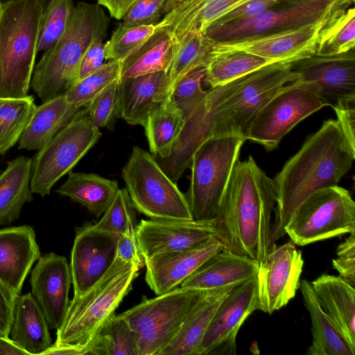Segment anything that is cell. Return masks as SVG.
<instances>
[{
  "instance_id": "cell-1",
  "label": "cell",
  "mask_w": 355,
  "mask_h": 355,
  "mask_svg": "<svg viewBox=\"0 0 355 355\" xmlns=\"http://www.w3.org/2000/svg\"><path fill=\"white\" fill-rule=\"evenodd\" d=\"M354 159L355 150L337 121H324L272 179L276 195L273 243L286 234L284 228L298 206L315 191L338 185Z\"/></svg>"
},
{
  "instance_id": "cell-2",
  "label": "cell",
  "mask_w": 355,
  "mask_h": 355,
  "mask_svg": "<svg viewBox=\"0 0 355 355\" xmlns=\"http://www.w3.org/2000/svg\"><path fill=\"white\" fill-rule=\"evenodd\" d=\"M275 202L273 180L252 156L238 160L214 220L223 248L262 261L275 244L271 233Z\"/></svg>"
},
{
  "instance_id": "cell-3",
  "label": "cell",
  "mask_w": 355,
  "mask_h": 355,
  "mask_svg": "<svg viewBox=\"0 0 355 355\" xmlns=\"http://www.w3.org/2000/svg\"><path fill=\"white\" fill-rule=\"evenodd\" d=\"M109 23L100 5L80 2L75 6L65 32L35 66L31 85L42 102L65 94L78 78L87 48L94 39L105 37Z\"/></svg>"
},
{
  "instance_id": "cell-4",
  "label": "cell",
  "mask_w": 355,
  "mask_h": 355,
  "mask_svg": "<svg viewBox=\"0 0 355 355\" xmlns=\"http://www.w3.org/2000/svg\"><path fill=\"white\" fill-rule=\"evenodd\" d=\"M44 0H12L0 15V97L28 95L37 54Z\"/></svg>"
},
{
  "instance_id": "cell-5",
  "label": "cell",
  "mask_w": 355,
  "mask_h": 355,
  "mask_svg": "<svg viewBox=\"0 0 355 355\" xmlns=\"http://www.w3.org/2000/svg\"><path fill=\"white\" fill-rule=\"evenodd\" d=\"M140 269L135 263L116 256L107 272L92 286L70 301L63 322L57 329L54 345H93L131 290Z\"/></svg>"
},
{
  "instance_id": "cell-6",
  "label": "cell",
  "mask_w": 355,
  "mask_h": 355,
  "mask_svg": "<svg viewBox=\"0 0 355 355\" xmlns=\"http://www.w3.org/2000/svg\"><path fill=\"white\" fill-rule=\"evenodd\" d=\"M245 141L241 135L213 137L193 153L186 196L193 219L214 220L216 218Z\"/></svg>"
},
{
  "instance_id": "cell-7",
  "label": "cell",
  "mask_w": 355,
  "mask_h": 355,
  "mask_svg": "<svg viewBox=\"0 0 355 355\" xmlns=\"http://www.w3.org/2000/svg\"><path fill=\"white\" fill-rule=\"evenodd\" d=\"M126 190L136 209L152 219L192 220L186 196L154 156L134 146L122 169Z\"/></svg>"
},
{
  "instance_id": "cell-8",
  "label": "cell",
  "mask_w": 355,
  "mask_h": 355,
  "mask_svg": "<svg viewBox=\"0 0 355 355\" xmlns=\"http://www.w3.org/2000/svg\"><path fill=\"white\" fill-rule=\"evenodd\" d=\"M205 292L176 287L121 313L137 335L139 355H159Z\"/></svg>"
},
{
  "instance_id": "cell-9",
  "label": "cell",
  "mask_w": 355,
  "mask_h": 355,
  "mask_svg": "<svg viewBox=\"0 0 355 355\" xmlns=\"http://www.w3.org/2000/svg\"><path fill=\"white\" fill-rule=\"evenodd\" d=\"M284 231L300 246L355 232V202L338 185L318 190L298 206Z\"/></svg>"
},
{
  "instance_id": "cell-10",
  "label": "cell",
  "mask_w": 355,
  "mask_h": 355,
  "mask_svg": "<svg viewBox=\"0 0 355 355\" xmlns=\"http://www.w3.org/2000/svg\"><path fill=\"white\" fill-rule=\"evenodd\" d=\"M99 128L89 119L85 109L76 115L32 159L31 188L44 197L68 173L101 137Z\"/></svg>"
},
{
  "instance_id": "cell-11",
  "label": "cell",
  "mask_w": 355,
  "mask_h": 355,
  "mask_svg": "<svg viewBox=\"0 0 355 355\" xmlns=\"http://www.w3.org/2000/svg\"><path fill=\"white\" fill-rule=\"evenodd\" d=\"M351 6L339 1L318 0L284 5L281 8L276 6L247 19L211 26L204 34L214 44L234 42L324 21Z\"/></svg>"
},
{
  "instance_id": "cell-12",
  "label": "cell",
  "mask_w": 355,
  "mask_h": 355,
  "mask_svg": "<svg viewBox=\"0 0 355 355\" xmlns=\"http://www.w3.org/2000/svg\"><path fill=\"white\" fill-rule=\"evenodd\" d=\"M297 78V75L291 69L290 63L268 64L248 74L239 88L220 105L218 114V136L244 137L257 112L284 85Z\"/></svg>"
},
{
  "instance_id": "cell-13",
  "label": "cell",
  "mask_w": 355,
  "mask_h": 355,
  "mask_svg": "<svg viewBox=\"0 0 355 355\" xmlns=\"http://www.w3.org/2000/svg\"><path fill=\"white\" fill-rule=\"evenodd\" d=\"M324 106L315 94L293 81L284 85L257 112L244 137L268 150H273L298 123Z\"/></svg>"
},
{
  "instance_id": "cell-14",
  "label": "cell",
  "mask_w": 355,
  "mask_h": 355,
  "mask_svg": "<svg viewBox=\"0 0 355 355\" xmlns=\"http://www.w3.org/2000/svg\"><path fill=\"white\" fill-rule=\"evenodd\" d=\"M247 75L207 90L203 100L184 120L168 156L155 158L173 181L177 183L184 171L189 168L197 148L209 138L218 136V114L220 105L239 88Z\"/></svg>"
},
{
  "instance_id": "cell-15",
  "label": "cell",
  "mask_w": 355,
  "mask_h": 355,
  "mask_svg": "<svg viewBox=\"0 0 355 355\" xmlns=\"http://www.w3.org/2000/svg\"><path fill=\"white\" fill-rule=\"evenodd\" d=\"M294 84L315 94L331 107L355 100V51L331 55L316 53L290 63Z\"/></svg>"
},
{
  "instance_id": "cell-16",
  "label": "cell",
  "mask_w": 355,
  "mask_h": 355,
  "mask_svg": "<svg viewBox=\"0 0 355 355\" xmlns=\"http://www.w3.org/2000/svg\"><path fill=\"white\" fill-rule=\"evenodd\" d=\"M303 266L302 252L292 241L273 245L259 262L256 275L259 311L272 314L295 296Z\"/></svg>"
},
{
  "instance_id": "cell-17",
  "label": "cell",
  "mask_w": 355,
  "mask_h": 355,
  "mask_svg": "<svg viewBox=\"0 0 355 355\" xmlns=\"http://www.w3.org/2000/svg\"><path fill=\"white\" fill-rule=\"evenodd\" d=\"M259 310L256 276L236 286L216 310L196 355H236V336L246 320Z\"/></svg>"
},
{
  "instance_id": "cell-18",
  "label": "cell",
  "mask_w": 355,
  "mask_h": 355,
  "mask_svg": "<svg viewBox=\"0 0 355 355\" xmlns=\"http://www.w3.org/2000/svg\"><path fill=\"white\" fill-rule=\"evenodd\" d=\"M119 236L98 230L91 223L76 229L69 266L73 297L85 293L113 263Z\"/></svg>"
},
{
  "instance_id": "cell-19",
  "label": "cell",
  "mask_w": 355,
  "mask_h": 355,
  "mask_svg": "<svg viewBox=\"0 0 355 355\" xmlns=\"http://www.w3.org/2000/svg\"><path fill=\"white\" fill-rule=\"evenodd\" d=\"M135 233L145 259L156 254L196 248L217 237L214 220H141Z\"/></svg>"
},
{
  "instance_id": "cell-20",
  "label": "cell",
  "mask_w": 355,
  "mask_h": 355,
  "mask_svg": "<svg viewBox=\"0 0 355 355\" xmlns=\"http://www.w3.org/2000/svg\"><path fill=\"white\" fill-rule=\"evenodd\" d=\"M329 19L261 37L229 43H213V49L239 50L262 57L273 63H291L315 53L320 34Z\"/></svg>"
},
{
  "instance_id": "cell-21",
  "label": "cell",
  "mask_w": 355,
  "mask_h": 355,
  "mask_svg": "<svg viewBox=\"0 0 355 355\" xmlns=\"http://www.w3.org/2000/svg\"><path fill=\"white\" fill-rule=\"evenodd\" d=\"M71 281L67 259L51 252L41 255L31 276V293L42 309L49 328L58 329L67 311Z\"/></svg>"
},
{
  "instance_id": "cell-22",
  "label": "cell",
  "mask_w": 355,
  "mask_h": 355,
  "mask_svg": "<svg viewBox=\"0 0 355 355\" xmlns=\"http://www.w3.org/2000/svg\"><path fill=\"white\" fill-rule=\"evenodd\" d=\"M223 248L220 241L214 237L194 248L150 257L144 260L145 280L156 295L166 293L180 285Z\"/></svg>"
},
{
  "instance_id": "cell-23",
  "label": "cell",
  "mask_w": 355,
  "mask_h": 355,
  "mask_svg": "<svg viewBox=\"0 0 355 355\" xmlns=\"http://www.w3.org/2000/svg\"><path fill=\"white\" fill-rule=\"evenodd\" d=\"M40 256L33 227L0 229V281L15 294L21 293L26 277Z\"/></svg>"
},
{
  "instance_id": "cell-24",
  "label": "cell",
  "mask_w": 355,
  "mask_h": 355,
  "mask_svg": "<svg viewBox=\"0 0 355 355\" xmlns=\"http://www.w3.org/2000/svg\"><path fill=\"white\" fill-rule=\"evenodd\" d=\"M120 118L144 126L148 116L168 98V73L159 71L119 81Z\"/></svg>"
},
{
  "instance_id": "cell-25",
  "label": "cell",
  "mask_w": 355,
  "mask_h": 355,
  "mask_svg": "<svg viewBox=\"0 0 355 355\" xmlns=\"http://www.w3.org/2000/svg\"><path fill=\"white\" fill-rule=\"evenodd\" d=\"M250 0H166L159 28L175 38L187 33H204L216 21Z\"/></svg>"
},
{
  "instance_id": "cell-26",
  "label": "cell",
  "mask_w": 355,
  "mask_h": 355,
  "mask_svg": "<svg viewBox=\"0 0 355 355\" xmlns=\"http://www.w3.org/2000/svg\"><path fill=\"white\" fill-rule=\"evenodd\" d=\"M259 262L223 248L209 258L180 287L203 291L237 286L257 275Z\"/></svg>"
},
{
  "instance_id": "cell-27",
  "label": "cell",
  "mask_w": 355,
  "mask_h": 355,
  "mask_svg": "<svg viewBox=\"0 0 355 355\" xmlns=\"http://www.w3.org/2000/svg\"><path fill=\"white\" fill-rule=\"evenodd\" d=\"M9 335L28 355H42L52 345L49 324L31 293L17 296Z\"/></svg>"
},
{
  "instance_id": "cell-28",
  "label": "cell",
  "mask_w": 355,
  "mask_h": 355,
  "mask_svg": "<svg viewBox=\"0 0 355 355\" xmlns=\"http://www.w3.org/2000/svg\"><path fill=\"white\" fill-rule=\"evenodd\" d=\"M235 286L206 291L159 355H196L216 310Z\"/></svg>"
},
{
  "instance_id": "cell-29",
  "label": "cell",
  "mask_w": 355,
  "mask_h": 355,
  "mask_svg": "<svg viewBox=\"0 0 355 355\" xmlns=\"http://www.w3.org/2000/svg\"><path fill=\"white\" fill-rule=\"evenodd\" d=\"M300 288L311 320L313 339L306 353L309 355H354L355 347L351 345L336 322L322 309L311 282L302 279Z\"/></svg>"
},
{
  "instance_id": "cell-30",
  "label": "cell",
  "mask_w": 355,
  "mask_h": 355,
  "mask_svg": "<svg viewBox=\"0 0 355 355\" xmlns=\"http://www.w3.org/2000/svg\"><path fill=\"white\" fill-rule=\"evenodd\" d=\"M322 309L355 347V289L339 276L322 274L311 282Z\"/></svg>"
},
{
  "instance_id": "cell-31",
  "label": "cell",
  "mask_w": 355,
  "mask_h": 355,
  "mask_svg": "<svg viewBox=\"0 0 355 355\" xmlns=\"http://www.w3.org/2000/svg\"><path fill=\"white\" fill-rule=\"evenodd\" d=\"M80 110L71 105L65 94L36 106L18 141L19 149H40L69 123Z\"/></svg>"
},
{
  "instance_id": "cell-32",
  "label": "cell",
  "mask_w": 355,
  "mask_h": 355,
  "mask_svg": "<svg viewBox=\"0 0 355 355\" xmlns=\"http://www.w3.org/2000/svg\"><path fill=\"white\" fill-rule=\"evenodd\" d=\"M32 159L19 156L0 173V225L19 218L24 205L33 200L31 188Z\"/></svg>"
},
{
  "instance_id": "cell-33",
  "label": "cell",
  "mask_w": 355,
  "mask_h": 355,
  "mask_svg": "<svg viewBox=\"0 0 355 355\" xmlns=\"http://www.w3.org/2000/svg\"><path fill=\"white\" fill-rule=\"evenodd\" d=\"M119 189L115 180L70 171L67 180L55 191L81 204L98 218L112 203Z\"/></svg>"
},
{
  "instance_id": "cell-34",
  "label": "cell",
  "mask_w": 355,
  "mask_h": 355,
  "mask_svg": "<svg viewBox=\"0 0 355 355\" xmlns=\"http://www.w3.org/2000/svg\"><path fill=\"white\" fill-rule=\"evenodd\" d=\"M175 39L159 28L140 48L121 62V78L168 71L173 58Z\"/></svg>"
},
{
  "instance_id": "cell-35",
  "label": "cell",
  "mask_w": 355,
  "mask_h": 355,
  "mask_svg": "<svg viewBox=\"0 0 355 355\" xmlns=\"http://www.w3.org/2000/svg\"><path fill=\"white\" fill-rule=\"evenodd\" d=\"M274 64L257 55L239 50H214L205 66L204 80L216 87Z\"/></svg>"
},
{
  "instance_id": "cell-36",
  "label": "cell",
  "mask_w": 355,
  "mask_h": 355,
  "mask_svg": "<svg viewBox=\"0 0 355 355\" xmlns=\"http://www.w3.org/2000/svg\"><path fill=\"white\" fill-rule=\"evenodd\" d=\"M175 39L173 61L168 71L169 92L184 75L205 67L212 55L214 44L204 33H187Z\"/></svg>"
},
{
  "instance_id": "cell-37",
  "label": "cell",
  "mask_w": 355,
  "mask_h": 355,
  "mask_svg": "<svg viewBox=\"0 0 355 355\" xmlns=\"http://www.w3.org/2000/svg\"><path fill=\"white\" fill-rule=\"evenodd\" d=\"M184 121L180 112L168 101L148 116L144 127L150 150L156 159L168 156Z\"/></svg>"
},
{
  "instance_id": "cell-38",
  "label": "cell",
  "mask_w": 355,
  "mask_h": 355,
  "mask_svg": "<svg viewBox=\"0 0 355 355\" xmlns=\"http://www.w3.org/2000/svg\"><path fill=\"white\" fill-rule=\"evenodd\" d=\"M36 106L32 95L0 97V155L19 141Z\"/></svg>"
},
{
  "instance_id": "cell-39",
  "label": "cell",
  "mask_w": 355,
  "mask_h": 355,
  "mask_svg": "<svg viewBox=\"0 0 355 355\" xmlns=\"http://www.w3.org/2000/svg\"><path fill=\"white\" fill-rule=\"evenodd\" d=\"M355 46V9L350 6L333 15L320 34L316 54L331 55L348 52Z\"/></svg>"
},
{
  "instance_id": "cell-40",
  "label": "cell",
  "mask_w": 355,
  "mask_h": 355,
  "mask_svg": "<svg viewBox=\"0 0 355 355\" xmlns=\"http://www.w3.org/2000/svg\"><path fill=\"white\" fill-rule=\"evenodd\" d=\"M92 355H139L137 335L120 314H114L100 331Z\"/></svg>"
},
{
  "instance_id": "cell-41",
  "label": "cell",
  "mask_w": 355,
  "mask_h": 355,
  "mask_svg": "<svg viewBox=\"0 0 355 355\" xmlns=\"http://www.w3.org/2000/svg\"><path fill=\"white\" fill-rule=\"evenodd\" d=\"M121 62L108 60L100 69L74 82L65 93L69 103L81 109L87 107L100 93L121 78Z\"/></svg>"
},
{
  "instance_id": "cell-42",
  "label": "cell",
  "mask_w": 355,
  "mask_h": 355,
  "mask_svg": "<svg viewBox=\"0 0 355 355\" xmlns=\"http://www.w3.org/2000/svg\"><path fill=\"white\" fill-rule=\"evenodd\" d=\"M157 31V24L135 26L120 24L105 43V59L122 62Z\"/></svg>"
},
{
  "instance_id": "cell-43",
  "label": "cell",
  "mask_w": 355,
  "mask_h": 355,
  "mask_svg": "<svg viewBox=\"0 0 355 355\" xmlns=\"http://www.w3.org/2000/svg\"><path fill=\"white\" fill-rule=\"evenodd\" d=\"M205 67H198L181 77L171 87L168 102L185 120L205 98L202 87Z\"/></svg>"
},
{
  "instance_id": "cell-44",
  "label": "cell",
  "mask_w": 355,
  "mask_h": 355,
  "mask_svg": "<svg viewBox=\"0 0 355 355\" xmlns=\"http://www.w3.org/2000/svg\"><path fill=\"white\" fill-rule=\"evenodd\" d=\"M75 6L72 0H51L42 17L37 52L52 47L65 32Z\"/></svg>"
},
{
  "instance_id": "cell-45",
  "label": "cell",
  "mask_w": 355,
  "mask_h": 355,
  "mask_svg": "<svg viewBox=\"0 0 355 355\" xmlns=\"http://www.w3.org/2000/svg\"><path fill=\"white\" fill-rule=\"evenodd\" d=\"M94 225L98 230L119 235L135 229L136 209L126 189L118 190L101 219Z\"/></svg>"
},
{
  "instance_id": "cell-46",
  "label": "cell",
  "mask_w": 355,
  "mask_h": 355,
  "mask_svg": "<svg viewBox=\"0 0 355 355\" xmlns=\"http://www.w3.org/2000/svg\"><path fill=\"white\" fill-rule=\"evenodd\" d=\"M120 79L106 87L85 107L89 119L98 128H110L120 117Z\"/></svg>"
},
{
  "instance_id": "cell-47",
  "label": "cell",
  "mask_w": 355,
  "mask_h": 355,
  "mask_svg": "<svg viewBox=\"0 0 355 355\" xmlns=\"http://www.w3.org/2000/svg\"><path fill=\"white\" fill-rule=\"evenodd\" d=\"M166 0H137L122 19L125 26L157 24L164 14Z\"/></svg>"
},
{
  "instance_id": "cell-48",
  "label": "cell",
  "mask_w": 355,
  "mask_h": 355,
  "mask_svg": "<svg viewBox=\"0 0 355 355\" xmlns=\"http://www.w3.org/2000/svg\"><path fill=\"white\" fill-rule=\"evenodd\" d=\"M332 265L339 277L352 286H355V232L349 234L338 247Z\"/></svg>"
},
{
  "instance_id": "cell-49",
  "label": "cell",
  "mask_w": 355,
  "mask_h": 355,
  "mask_svg": "<svg viewBox=\"0 0 355 355\" xmlns=\"http://www.w3.org/2000/svg\"><path fill=\"white\" fill-rule=\"evenodd\" d=\"M278 5V0H250L225 14L211 26L247 19Z\"/></svg>"
},
{
  "instance_id": "cell-50",
  "label": "cell",
  "mask_w": 355,
  "mask_h": 355,
  "mask_svg": "<svg viewBox=\"0 0 355 355\" xmlns=\"http://www.w3.org/2000/svg\"><path fill=\"white\" fill-rule=\"evenodd\" d=\"M105 37H97L90 44L80 63L78 78L82 79L100 69L105 62Z\"/></svg>"
},
{
  "instance_id": "cell-51",
  "label": "cell",
  "mask_w": 355,
  "mask_h": 355,
  "mask_svg": "<svg viewBox=\"0 0 355 355\" xmlns=\"http://www.w3.org/2000/svg\"><path fill=\"white\" fill-rule=\"evenodd\" d=\"M332 108L346 141L355 150V100L341 102Z\"/></svg>"
},
{
  "instance_id": "cell-52",
  "label": "cell",
  "mask_w": 355,
  "mask_h": 355,
  "mask_svg": "<svg viewBox=\"0 0 355 355\" xmlns=\"http://www.w3.org/2000/svg\"><path fill=\"white\" fill-rule=\"evenodd\" d=\"M116 256L126 262L135 263L141 268L145 266L144 259L139 248L135 229L128 230L119 236Z\"/></svg>"
},
{
  "instance_id": "cell-53",
  "label": "cell",
  "mask_w": 355,
  "mask_h": 355,
  "mask_svg": "<svg viewBox=\"0 0 355 355\" xmlns=\"http://www.w3.org/2000/svg\"><path fill=\"white\" fill-rule=\"evenodd\" d=\"M17 295L0 281V336L8 337L14 304Z\"/></svg>"
},
{
  "instance_id": "cell-54",
  "label": "cell",
  "mask_w": 355,
  "mask_h": 355,
  "mask_svg": "<svg viewBox=\"0 0 355 355\" xmlns=\"http://www.w3.org/2000/svg\"><path fill=\"white\" fill-rule=\"evenodd\" d=\"M95 342V340H94ZM94 343L90 346L81 347L71 345H51L42 355H83L92 354Z\"/></svg>"
},
{
  "instance_id": "cell-55",
  "label": "cell",
  "mask_w": 355,
  "mask_h": 355,
  "mask_svg": "<svg viewBox=\"0 0 355 355\" xmlns=\"http://www.w3.org/2000/svg\"><path fill=\"white\" fill-rule=\"evenodd\" d=\"M137 0H98V4L106 8L111 17L122 19L125 14Z\"/></svg>"
},
{
  "instance_id": "cell-56",
  "label": "cell",
  "mask_w": 355,
  "mask_h": 355,
  "mask_svg": "<svg viewBox=\"0 0 355 355\" xmlns=\"http://www.w3.org/2000/svg\"><path fill=\"white\" fill-rule=\"evenodd\" d=\"M0 355H28V354L9 336H0Z\"/></svg>"
},
{
  "instance_id": "cell-57",
  "label": "cell",
  "mask_w": 355,
  "mask_h": 355,
  "mask_svg": "<svg viewBox=\"0 0 355 355\" xmlns=\"http://www.w3.org/2000/svg\"><path fill=\"white\" fill-rule=\"evenodd\" d=\"M311 1H318V0H278L279 4H283V5L296 4V3ZM329 1H339V2L348 3L350 5H353L354 3V0H329Z\"/></svg>"
},
{
  "instance_id": "cell-58",
  "label": "cell",
  "mask_w": 355,
  "mask_h": 355,
  "mask_svg": "<svg viewBox=\"0 0 355 355\" xmlns=\"http://www.w3.org/2000/svg\"><path fill=\"white\" fill-rule=\"evenodd\" d=\"M10 1H12V0H0V3L3 4V3H6ZM51 0H44V4H45V9H46V6H48V4L51 2Z\"/></svg>"
},
{
  "instance_id": "cell-59",
  "label": "cell",
  "mask_w": 355,
  "mask_h": 355,
  "mask_svg": "<svg viewBox=\"0 0 355 355\" xmlns=\"http://www.w3.org/2000/svg\"><path fill=\"white\" fill-rule=\"evenodd\" d=\"M1 9H2V4L0 3V15H1Z\"/></svg>"
},
{
  "instance_id": "cell-60",
  "label": "cell",
  "mask_w": 355,
  "mask_h": 355,
  "mask_svg": "<svg viewBox=\"0 0 355 355\" xmlns=\"http://www.w3.org/2000/svg\"><path fill=\"white\" fill-rule=\"evenodd\" d=\"M1 173V172H0Z\"/></svg>"
}]
</instances>
